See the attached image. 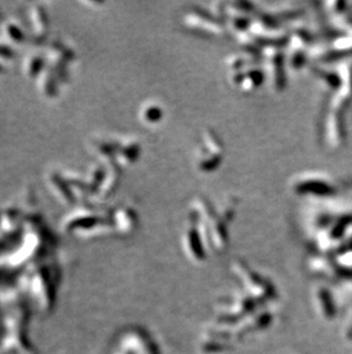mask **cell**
Here are the masks:
<instances>
[{"mask_svg":"<svg viewBox=\"0 0 352 354\" xmlns=\"http://www.w3.org/2000/svg\"><path fill=\"white\" fill-rule=\"evenodd\" d=\"M161 115H162L161 108L157 106L155 103H150L149 106L144 109V118H145L146 122L150 124L158 123L160 118H161Z\"/></svg>","mask_w":352,"mask_h":354,"instance_id":"obj_4","label":"cell"},{"mask_svg":"<svg viewBox=\"0 0 352 354\" xmlns=\"http://www.w3.org/2000/svg\"><path fill=\"white\" fill-rule=\"evenodd\" d=\"M268 75L270 76L271 84L276 88H279L284 84V68L283 55L277 50L270 49L267 53Z\"/></svg>","mask_w":352,"mask_h":354,"instance_id":"obj_3","label":"cell"},{"mask_svg":"<svg viewBox=\"0 0 352 354\" xmlns=\"http://www.w3.org/2000/svg\"><path fill=\"white\" fill-rule=\"evenodd\" d=\"M295 190L305 191L304 194H312V195H326V194L334 193L335 187L326 178H320L319 175H313V177L308 175L297 181V184H295Z\"/></svg>","mask_w":352,"mask_h":354,"instance_id":"obj_2","label":"cell"},{"mask_svg":"<svg viewBox=\"0 0 352 354\" xmlns=\"http://www.w3.org/2000/svg\"><path fill=\"white\" fill-rule=\"evenodd\" d=\"M222 159V146L215 133L206 132L204 135V147L199 152L198 165L200 170L208 172L219 167Z\"/></svg>","mask_w":352,"mask_h":354,"instance_id":"obj_1","label":"cell"}]
</instances>
